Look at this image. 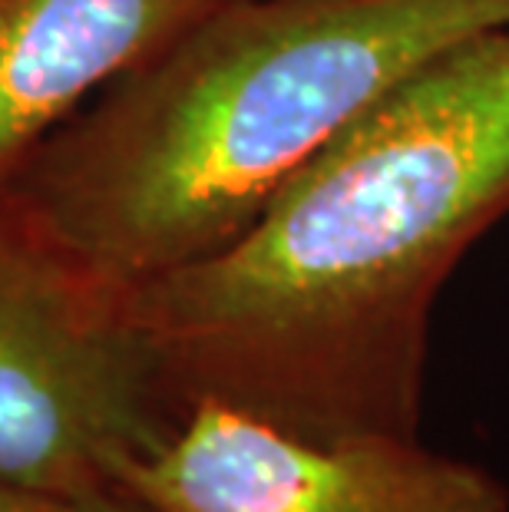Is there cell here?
I'll list each match as a JSON object with an SVG mask.
<instances>
[{
    "instance_id": "obj_1",
    "label": "cell",
    "mask_w": 509,
    "mask_h": 512,
    "mask_svg": "<svg viewBox=\"0 0 509 512\" xmlns=\"http://www.w3.org/2000/svg\"><path fill=\"white\" fill-rule=\"evenodd\" d=\"M509 212V27L427 60L229 248L126 288L182 417L219 400L305 440L420 437L440 288Z\"/></svg>"
},
{
    "instance_id": "obj_2",
    "label": "cell",
    "mask_w": 509,
    "mask_h": 512,
    "mask_svg": "<svg viewBox=\"0 0 509 512\" xmlns=\"http://www.w3.org/2000/svg\"><path fill=\"white\" fill-rule=\"evenodd\" d=\"M509 0H222L43 143L0 202L113 288L242 238L427 60Z\"/></svg>"
},
{
    "instance_id": "obj_3",
    "label": "cell",
    "mask_w": 509,
    "mask_h": 512,
    "mask_svg": "<svg viewBox=\"0 0 509 512\" xmlns=\"http://www.w3.org/2000/svg\"><path fill=\"white\" fill-rule=\"evenodd\" d=\"M179 420L126 291L0 202V483L63 503L113 489Z\"/></svg>"
},
{
    "instance_id": "obj_4",
    "label": "cell",
    "mask_w": 509,
    "mask_h": 512,
    "mask_svg": "<svg viewBox=\"0 0 509 512\" xmlns=\"http://www.w3.org/2000/svg\"><path fill=\"white\" fill-rule=\"evenodd\" d=\"M116 486L159 512H509L500 476L420 437L305 440L219 400L186 407Z\"/></svg>"
},
{
    "instance_id": "obj_5",
    "label": "cell",
    "mask_w": 509,
    "mask_h": 512,
    "mask_svg": "<svg viewBox=\"0 0 509 512\" xmlns=\"http://www.w3.org/2000/svg\"><path fill=\"white\" fill-rule=\"evenodd\" d=\"M222 0H0V195L93 96Z\"/></svg>"
},
{
    "instance_id": "obj_6",
    "label": "cell",
    "mask_w": 509,
    "mask_h": 512,
    "mask_svg": "<svg viewBox=\"0 0 509 512\" xmlns=\"http://www.w3.org/2000/svg\"><path fill=\"white\" fill-rule=\"evenodd\" d=\"M70 509L73 512H159L156 506L143 503V499H136L133 493H126V489H119V486L73 499Z\"/></svg>"
},
{
    "instance_id": "obj_7",
    "label": "cell",
    "mask_w": 509,
    "mask_h": 512,
    "mask_svg": "<svg viewBox=\"0 0 509 512\" xmlns=\"http://www.w3.org/2000/svg\"><path fill=\"white\" fill-rule=\"evenodd\" d=\"M0 512H73L63 499H50L40 493H27L10 483H0Z\"/></svg>"
}]
</instances>
